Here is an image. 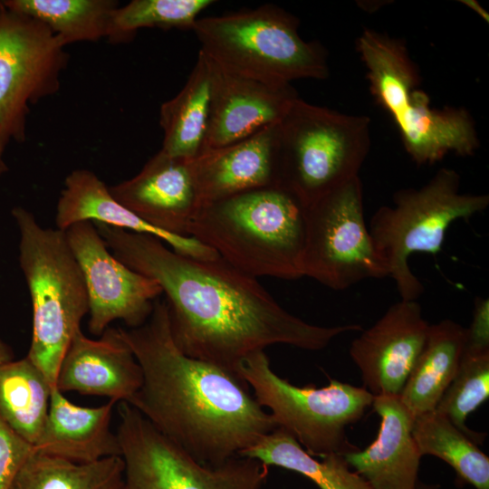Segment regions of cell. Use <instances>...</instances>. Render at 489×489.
Returning a JSON list of instances; mask_svg holds the SVG:
<instances>
[{
    "instance_id": "1",
    "label": "cell",
    "mask_w": 489,
    "mask_h": 489,
    "mask_svg": "<svg viewBox=\"0 0 489 489\" xmlns=\"http://www.w3.org/2000/svg\"><path fill=\"white\" fill-rule=\"evenodd\" d=\"M93 223L120 261L159 284L173 339L189 357L237 375L244 359L269 346L319 350L339 335L362 331L356 323L326 327L302 320L283 308L256 278L220 256L189 257L155 236Z\"/></svg>"
},
{
    "instance_id": "2",
    "label": "cell",
    "mask_w": 489,
    "mask_h": 489,
    "mask_svg": "<svg viewBox=\"0 0 489 489\" xmlns=\"http://www.w3.org/2000/svg\"><path fill=\"white\" fill-rule=\"evenodd\" d=\"M119 330L142 372L128 403L196 461L221 465L277 427L237 375L181 351L166 300L142 325Z\"/></svg>"
},
{
    "instance_id": "3",
    "label": "cell",
    "mask_w": 489,
    "mask_h": 489,
    "mask_svg": "<svg viewBox=\"0 0 489 489\" xmlns=\"http://www.w3.org/2000/svg\"><path fill=\"white\" fill-rule=\"evenodd\" d=\"M187 235L256 279L303 277L306 207L283 187L252 189L201 205Z\"/></svg>"
},
{
    "instance_id": "4",
    "label": "cell",
    "mask_w": 489,
    "mask_h": 489,
    "mask_svg": "<svg viewBox=\"0 0 489 489\" xmlns=\"http://www.w3.org/2000/svg\"><path fill=\"white\" fill-rule=\"evenodd\" d=\"M370 92L396 124L405 149L418 166L448 153L468 157L479 148L471 113L465 108L432 109L421 77L404 40L364 29L356 40Z\"/></svg>"
},
{
    "instance_id": "5",
    "label": "cell",
    "mask_w": 489,
    "mask_h": 489,
    "mask_svg": "<svg viewBox=\"0 0 489 489\" xmlns=\"http://www.w3.org/2000/svg\"><path fill=\"white\" fill-rule=\"evenodd\" d=\"M12 216L19 232L18 261L33 307L27 357L55 388L62 359L89 312L84 278L64 231L42 226L21 206L12 210Z\"/></svg>"
},
{
    "instance_id": "6",
    "label": "cell",
    "mask_w": 489,
    "mask_h": 489,
    "mask_svg": "<svg viewBox=\"0 0 489 489\" xmlns=\"http://www.w3.org/2000/svg\"><path fill=\"white\" fill-rule=\"evenodd\" d=\"M299 20L274 5L199 17L192 31L222 68L270 85L329 76L325 49L299 34Z\"/></svg>"
},
{
    "instance_id": "7",
    "label": "cell",
    "mask_w": 489,
    "mask_h": 489,
    "mask_svg": "<svg viewBox=\"0 0 489 489\" xmlns=\"http://www.w3.org/2000/svg\"><path fill=\"white\" fill-rule=\"evenodd\" d=\"M370 143L368 117L298 97L278 124L280 186L307 207L359 176Z\"/></svg>"
},
{
    "instance_id": "8",
    "label": "cell",
    "mask_w": 489,
    "mask_h": 489,
    "mask_svg": "<svg viewBox=\"0 0 489 489\" xmlns=\"http://www.w3.org/2000/svg\"><path fill=\"white\" fill-rule=\"evenodd\" d=\"M460 183L455 169L442 168L419 188L397 191L393 205L380 206L372 216L368 228L400 300L417 301L424 292L409 267L410 255L436 254L453 223L489 206L488 195L462 193Z\"/></svg>"
},
{
    "instance_id": "9",
    "label": "cell",
    "mask_w": 489,
    "mask_h": 489,
    "mask_svg": "<svg viewBox=\"0 0 489 489\" xmlns=\"http://www.w3.org/2000/svg\"><path fill=\"white\" fill-rule=\"evenodd\" d=\"M236 374L252 388L277 427L290 433L311 455H344L360 449L349 441L346 427L372 406L374 396L365 388L336 379L321 388L297 387L272 369L264 350L244 359Z\"/></svg>"
},
{
    "instance_id": "10",
    "label": "cell",
    "mask_w": 489,
    "mask_h": 489,
    "mask_svg": "<svg viewBox=\"0 0 489 489\" xmlns=\"http://www.w3.org/2000/svg\"><path fill=\"white\" fill-rule=\"evenodd\" d=\"M124 489H262L269 466L236 456L217 465L196 461L127 402L116 405Z\"/></svg>"
},
{
    "instance_id": "11",
    "label": "cell",
    "mask_w": 489,
    "mask_h": 489,
    "mask_svg": "<svg viewBox=\"0 0 489 489\" xmlns=\"http://www.w3.org/2000/svg\"><path fill=\"white\" fill-rule=\"evenodd\" d=\"M302 273L336 291L388 276L366 224L359 176L306 207Z\"/></svg>"
},
{
    "instance_id": "12",
    "label": "cell",
    "mask_w": 489,
    "mask_h": 489,
    "mask_svg": "<svg viewBox=\"0 0 489 489\" xmlns=\"http://www.w3.org/2000/svg\"><path fill=\"white\" fill-rule=\"evenodd\" d=\"M66 45L42 22L0 12V138H24L29 104L55 94L69 62Z\"/></svg>"
},
{
    "instance_id": "13",
    "label": "cell",
    "mask_w": 489,
    "mask_h": 489,
    "mask_svg": "<svg viewBox=\"0 0 489 489\" xmlns=\"http://www.w3.org/2000/svg\"><path fill=\"white\" fill-rule=\"evenodd\" d=\"M64 232L86 285L89 331L101 336L117 320L128 328L142 325L163 294L159 284L120 261L92 221L75 223Z\"/></svg>"
},
{
    "instance_id": "14",
    "label": "cell",
    "mask_w": 489,
    "mask_h": 489,
    "mask_svg": "<svg viewBox=\"0 0 489 489\" xmlns=\"http://www.w3.org/2000/svg\"><path fill=\"white\" fill-rule=\"evenodd\" d=\"M429 323L417 301L392 304L353 340L350 355L373 396H399L425 345Z\"/></svg>"
},
{
    "instance_id": "15",
    "label": "cell",
    "mask_w": 489,
    "mask_h": 489,
    "mask_svg": "<svg viewBox=\"0 0 489 489\" xmlns=\"http://www.w3.org/2000/svg\"><path fill=\"white\" fill-rule=\"evenodd\" d=\"M109 190L113 198L152 226L188 236L201 202L192 160L159 150L141 170Z\"/></svg>"
},
{
    "instance_id": "16",
    "label": "cell",
    "mask_w": 489,
    "mask_h": 489,
    "mask_svg": "<svg viewBox=\"0 0 489 489\" xmlns=\"http://www.w3.org/2000/svg\"><path fill=\"white\" fill-rule=\"evenodd\" d=\"M208 59L211 98L203 152L231 145L278 124L299 97L291 84H266L231 72Z\"/></svg>"
},
{
    "instance_id": "17",
    "label": "cell",
    "mask_w": 489,
    "mask_h": 489,
    "mask_svg": "<svg viewBox=\"0 0 489 489\" xmlns=\"http://www.w3.org/2000/svg\"><path fill=\"white\" fill-rule=\"evenodd\" d=\"M141 383L140 366L119 328H107L97 340L80 329L62 359L55 388L128 403Z\"/></svg>"
},
{
    "instance_id": "18",
    "label": "cell",
    "mask_w": 489,
    "mask_h": 489,
    "mask_svg": "<svg viewBox=\"0 0 489 489\" xmlns=\"http://www.w3.org/2000/svg\"><path fill=\"white\" fill-rule=\"evenodd\" d=\"M278 124L231 145L205 151L192 160L201 205L280 186Z\"/></svg>"
},
{
    "instance_id": "19",
    "label": "cell",
    "mask_w": 489,
    "mask_h": 489,
    "mask_svg": "<svg viewBox=\"0 0 489 489\" xmlns=\"http://www.w3.org/2000/svg\"><path fill=\"white\" fill-rule=\"evenodd\" d=\"M380 417L376 439L365 449L344 455L347 464L372 489H415L421 454L412 435L413 416L398 396H374Z\"/></svg>"
},
{
    "instance_id": "20",
    "label": "cell",
    "mask_w": 489,
    "mask_h": 489,
    "mask_svg": "<svg viewBox=\"0 0 489 489\" xmlns=\"http://www.w3.org/2000/svg\"><path fill=\"white\" fill-rule=\"evenodd\" d=\"M101 222L126 231L155 236L175 252L201 260L219 255L191 236L168 234L148 224L118 203L91 170H72L64 180L55 215L56 228L65 231L81 221Z\"/></svg>"
},
{
    "instance_id": "21",
    "label": "cell",
    "mask_w": 489,
    "mask_h": 489,
    "mask_svg": "<svg viewBox=\"0 0 489 489\" xmlns=\"http://www.w3.org/2000/svg\"><path fill=\"white\" fill-rule=\"evenodd\" d=\"M116 404L109 400L100 407H81L54 388L47 419L34 450L76 463L120 455L116 432L110 428Z\"/></svg>"
},
{
    "instance_id": "22",
    "label": "cell",
    "mask_w": 489,
    "mask_h": 489,
    "mask_svg": "<svg viewBox=\"0 0 489 489\" xmlns=\"http://www.w3.org/2000/svg\"><path fill=\"white\" fill-rule=\"evenodd\" d=\"M465 345V328L446 319L430 324L427 337L399 398L413 417L436 409L454 379Z\"/></svg>"
},
{
    "instance_id": "23",
    "label": "cell",
    "mask_w": 489,
    "mask_h": 489,
    "mask_svg": "<svg viewBox=\"0 0 489 489\" xmlns=\"http://www.w3.org/2000/svg\"><path fill=\"white\" fill-rule=\"evenodd\" d=\"M211 98V62L199 50L189 77L172 99L162 103L159 123L163 130L161 150L193 160L204 149Z\"/></svg>"
},
{
    "instance_id": "24",
    "label": "cell",
    "mask_w": 489,
    "mask_h": 489,
    "mask_svg": "<svg viewBox=\"0 0 489 489\" xmlns=\"http://www.w3.org/2000/svg\"><path fill=\"white\" fill-rule=\"evenodd\" d=\"M54 388L27 356L0 365V417L34 447L43 430Z\"/></svg>"
},
{
    "instance_id": "25",
    "label": "cell",
    "mask_w": 489,
    "mask_h": 489,
    "mask_svg": "<svg viewBox=\"0 0 489 489\" xmlns=\"http://www.w3.org/2000/svg\"><path fill=\"white\" fill-rule=\"evenodd\" d=\"M240 456L299 473L320 489H372L361 475L350 469L344 455L331 454L319 461L282 427L264 436Z\"/></svg>"
},
{
    "instance_id": "26",
    "label": "cell",
    "mask_w": 489,
    "mask_h": 489,
    "mask_svg": "<svg viewBox=\"0 0 489 489\" xmlns=\"http://www.w3.org/2000/svg\"><path fill=\"white\" fill-rule=\"evenodd\" d=\"M4 5L42 22L67 46L109 40L120 4L116 0H14Z\"/></svg>"
},
{
    "instance_id": "27",
    "label": "cell",
    "mask_w": 489,
    "mask_h": 489,
    "mask_svg": "<svg viewBox=\"0 0 489 489\" xmlns=\"http://www.w3.org/2000/svg\"><path fill=\"white\" fill-rule=\"evenodd\" d=\"M10 489H124L120 455L76 463L34 451Z\"/></svg>"
},
{
    "instance_id": "28",
    "label": "cell",
    "mask_w": 489,
    "mask_h": 489,
    "mask_svg": "<svg viewBox=\"0 0 489 489\" xmlns=\"http://www.w3.org/2000/svg\"><path fill=\"white\" fill-rule=\"evenodd\" d=\"M412 435L422 456L443 460L462 483L489 489V457L446 416L433 410L415 417Z\"/></svg>"
},
{
    "instance_id": "29",
    "label": "cell",
    "mask_w": 489,
    "mask_h": 489,
    "mask_svg": "<svg viewBox=\"0 0 489 489\" xmlns=\"http://www.w3.org/2000/svg\"><path fill=\"white\" fill-rule=\"evenodd\" d=\"M489 398V350H464L457 371L436 409L458 429L481 445L486 436L470 429L467 417Z\"/></svg>"
},
{
    "instance_id": "30",
    "label": "cell",
    "mask_w": 489,
    "mask_h": 489,
    "mask_svg": "<svg viewBox=\"0 0 489 489\" xmlns=\"http://www.w3.org/2000/svg\"><path fill=\"white\" fill-rule=\"evenodd\" d=\"M214 3L213 0H132L117 9L109 41L128 42L141 28L192 30L200 13Z\"/></svg>"
},
{
    "instance_id": "31",
    "label": "cell",
    "mask_w": 489,
    "mask_h": 489,
    "mask_svg": "<svg viewBox=\"0 0 489 489\" xmlns=\"http://www.w3.org/2000/svg\"><path fill=\"white\" fill-rule=\"evenodd\" d=\"M34 451L0 417V489H10L18 472Z\"/></svg>"
},
{
    "instance_id": "32",
    "label": "cell",
    "mask_w": 489,
    "mask_h": 489,
    "mask_svg": "<svg viewBox=\"0 0 489 489\" xmlns=\"http://www.w3.org/2000/svg\"><path fill=\"white\" fill-rule=\"evenodd\" d=\"M465 351L489 350V300L476 297L471 324L465 328Z\"/></svg>"
},
{
    "instance_id": "33",
    "label": "cell",
    "mask_w": 489,
    "mask_h": 489,
    "mask_svg": "<svg viewBox=\"0 0 489 489\" xmlns=\"http://www.w3.org/2000/svg\"><path fill=\"white\" fill-rule=\"evenodd\" d=\"M460 2L463 3V5L467 6L469 9L476 13L478 16L483 18L484 21H486V23H488L489 21L488 13L485 12V10L482 7V5L478 2L475 0H462Z\"/></svg>"
},
{
    "instance_id": "34",
    "label": "cell",
    "mask_w": 489,
    "mask_h": 489,
    "mask_svg": "<svg viewBox=\"0 0 489 489\" xmlns=\"http://www.w3.org/2000/svg\"><path fill=\"white\" fill-rule=\"evenodd\" d=\"M14 359L12 348L0 338V365Z\"/></svg>"
},
{
    "instance_id": "35",
    "label": "cell",
    "mask_w": 489,
    "mask_h": 489,
    "mask_svg": "<svg viewBox=\"0 0 489 489\" xmlns=\"http://www.w3.org/2000/svg\"><path fill=\"white\" fill-rule=\"evenodd\" d=\"M415 489H439V485L425 484L423 482L418 481L417 483Z\"/></svg>"
},
{
    "instance_id": "36",
    "label": "cell",
    "mask_w": 489,
    "mask_h": 489,
    "mask_svg": "<svg viewBox=\"0 0 489 489\" xmlns=\"http://www.w3.org/2000/svg\"><path fill=\"white\" fill-rule=\"evenodd\" d=\"M3 144H4V141L0 138V175L5 170V163L1 159V149H2Z\"/></svg>"
}]
</instances>
